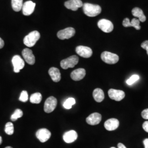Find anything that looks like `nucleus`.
Segmentation results:
<instances>
[{"label": "nucleus", "instance_id": "nucleus-12", "mask_svg": "<svg viewBox=\"0 0 148 148\" xmlns=\"http://www.w3.org/2000/svg\"><path fill=\"white\" fill-rule=\"evenodd\" d=\"M36 3H34L32 1H28L23 3L22 7L23 13L24 16H28L31 15L34 12Z\"/></svg>", "mask_w": 148, "mask_h": 148}, {"label": "nucleus", "instance_id": "nucleus-18", "mask_svg": "<svg viewBox=\"0 0 148 148\" xmlns=\"http://www.w3.org/2000/svg\"><path fill=\"white\" fill-rule=\"evenodd\" d=\"M122 25L124 27H133L137 30H140V21L139 19L136 18H133L132 19L131 21H130V19L126 18H125L122 23Z\"/></svg>", "mask_w": 148, "mask_h": 148}, {"label": "nucleus", "instance_id": "nucleus-14", "mask_svg": "<svg viewBox=\"0 0 148 148\" xmlns=\"http://www.w3.org/2000/svg\"><path fill=\"white\" fill-rule=\"evenodd\" d=\"M22 56L27 63L34 65L35 63V58L32 50L29 48H25L22 51Z\"/></svg>", "mask_w": 148, "mask_h": 148}, {"label": "nucleus", "instance_id": "nucleus-17", "mask_svg": "<svg viewBox=\"0 0 148 148\" xmlns=\"http://www.w3.org/2000/svg\"><path fill=\"white\" fill-rule=\"evenodd\" d=\"M86 70L83 68H79L74 70L71 73V78L75 81H80L85 77Z\"/></svg>", "mask_w": 148, "mask_h": 148}, {"label": "nucleus", "instance_id": "nucleus-16", "mask_svg": "<svg viewBox=\"0 0 148 148\" xmlns=\"http://www.w3.org/2000/svg\"><path fill=\"white\" fill-rule=\"evenodd\" d=\"M119 126V121L114 118L106 120L104 123V127L106 130L109 131L116 130Z\"/></svg>", "mask_w": 148, "mask_h": 148}, {"label": "nucleus", "instance_id": "nucleus-6", "mask_svg": "<svg viewBox=\"0 0 148 148\" xmlns=\"http://www.w3.org/2000/svg\"><path fill=\"white\" fill-rule=\"evenodd\" d=\"M98 27L103 32L109 33L114 29V25L111 21L106 19H102L98 21Z\"/></svg>", "mask_w": 148, "mask_h": 148}, {"label": "nucleus", "instance_id": "nucleus-38", "mask_svg": "<svg viewBox=\"0 0 148 148\" xmlns=\"http://www.w3.org/2000/svg\"><path fill=\"white\" fill-rule=\"evenodd\" d=\"M111 148H115V147H111Z\"/></svg>", "mask_w": 148, "mask_h": 148}, {"label": "nucleus", "instance_id": "nucleus-26", "mask_svg": "<svg viewBox=\"0 0 148 148\" xmlns=\"http://www.w3.org/2000/svg\"><path fill=\"white\" fill-rule=\"evenodd\" d=\"M23 112L22 110L21 109H17L14 112V113L12 115L11 117V120L12 121H16L18 120V119L21 118L23 116Z\"/></svg>", "mask_w": 148, "mask_h": 148}, {"label": "nucleus", "instance_id": "nucleus-7", "mask_svg": "<svg viewBox=\"0 0 148 148\" xmlns=\"http://www.w3.org/2000/svg\"><path fill=\"white\" fill-rule=\"evenodd\" d=\"M12 64L14 68V71L16 73H18L20 72L21 70L23 69L25 66L24 61L21 57L18 56H14L12 59Z\"/></svg>", "mask_w": 148, "mask_h": 148}, {"label": "nucleus", "instance_id": "nucleus-27", "mask_svg": "<svg viewBox=\"0 0 148 148\" xmlns=\"http://www.w3.org/2000/svg\"><path fill=\"white\" fill-rule=\"evenodd\" d=\"M5 131L8 135H12L14 133V126L12 122H8L5 124Z\"/></svg>", "mask_w": 148, "mask_h": 148}, {"label": "nucleus", "instance_id": "nucleus-32", "mask_svg": "<svg viewBox=\"0 0 148 148\" xmlns=\"http://www.w3.org/2000/svg\"><path fill=\"white\" fill-rule=\"evenodd\" d=\"M143 128L145 132L148 133V121L144 122L143 123Z\"/></svg>", "mask_w": 148, "mask_h": 148}, {"label": "nucleus", "instance_id": "nucleus-33", "mask_svg": "<svg viewBox=\"0 0 148 148\" xmlns=\"http://www.w3.org/2000/svg\"><path fill=\"white\" fill-rule=\"evenodd\" d=\"M143 144L144 145L145 148H148V138H147L144 140Z\"/></svg>", "mask_w": 148, "mask_h": 148}, {"label": "nucleus", "instance_id": "nucleus-3", "mask_svg": "<svg viewBox=\"0 0 148 148\" xmlns=\"http://www.w3.org/2000/svg\"><path fill=\"white\" fill-rule=\"evenodd\" d=\"M79 59L76 56H70L68 58L65 59L60 62V66L63 69L73 68L79 63Z\"/></svg>", "mask_w": 148, "mask_h": 148}, {"label": "nucleus", "instance_id": "nucleus-23", "mask_svg": "<svg viewBox=\"0 0 148 148\" xmlns=\"http://www.w3.org/2000/svg\"><path fill=\"white\" fill-rule=\"evenodd\" d=\"M23 0H12V6L13 10L16 12H19L22 9Z\"/></svg>", "mask_w": 148, "mask_h": 148}, {"label": "nucleus", "instance_id": "nucleus-21", "mask_svg": "<svg viewBox=\"0 0 148 148\" xmlns=\"http://www.w3.org/2000/svg\"><path fill=\"white\" fill-rule=\"evenodd\" d=\"M133 16L137 17L141 22H144L146 21V16L144 14L143 11L138 7L134 8L132 11Z\"/></svg>", "mask_w": 148, "mask_h": 148}, {"label": "nucleus", "instance_id": "nucleus-4", "mask_svg": "<svg viewBox=\"0 0 148 148\" xmlns=\"http://www.w3.org/2000/svg\"><path fill=\"white\" fill-rule=\"evenodd\" d=\"M101 59L104 62L108 64L117 63L119 60V57L117 54L107 51L103 52L101 53Z\"/></svg>", "mask_w": 148, "mask_h": 148}, {"label": "nucleus", "instance_id": "nucleus-31", "mask_svg": "<svg viewBox=\"0 0 148 148\" xmlns=\"http://www.w3.org/2000/svg\"><path fill=\"white\" fill-rule=\"evenodd\" d=\"M142 116L144 119L148 120V109H146L142 112Z\"/></svg>", "mask_w": 148, "mask_h": 148}, {"label": "nucleus", "instance_id": "nucleus-25", "mask_svg": "<svg viewBox=\"0 0 148 148\" xmlns=\"http://www.w3.org/2000/svg\"><path fill=\"white\" fill-rule=\"evenodd\" d=\"M75 103L76 101L74 98H69L64 103V108L66 109H70Z\"/></svg>", "mask_w": 148, "mask_h": 148}, {"label": "nucleus", "instance_id": "nucleus-15", "mask_svg": "<svg viewBox=\"0 0 148 148\" xmlns=\"http://www.w3.org/2000/svg\"><path fill=\"white\" fill-rule=\"evenodd\" d=\"M101 115L98 112H95L90 115L86 119V122L90 125H97L101 122Z\"/></svg>", "mask_w": 148, "mask_h": 148}, {"label": "nucleus", "instance_id": "nucleus-20", "mask_svg": "<svg viewBox=\"0 0 148 148\" xmlns=\"http://www.w3.org/2000/svg\"><path fill=\"white\" fill-rule=\"evenodd\" d=\"M48 74L51 76L52 79L55 82H58L59 81H60V80L61 79V75H60V71L57 68H54V67L51 68L48 71Z\"/></svg>", "mask_w": 148, "mask_h": 148}, {"label": "nucleus", "instance_id": "nucleus-36", "mask_svg": "<svg viewBox=\"0 0 148 148\" xmlns=\"http://www.w3.org/2000/svg\"><path fill=\"white\" fill-rule=\"evenodd\" d=\"M2 143V138L0 136V145Z\"/></svg>", "mask_w": 148, "mask_h": 148}, {"label": "nucleus", "instance_id": "nucleus-19", "mask_svg": "<svg viewBox=\"0 0 148 148\" xmlns=\"http://www.w3.org/2000/svg\"><path fill=\"white\" fill-rule=\"evenodd\" d=\"M77 133L74 130H71L65 133L63 135L64 140L67 143L74 142L77 138Z\"/></svg>", "mask_w": 148, "mask_h": 148}, {"label": "nucleus", "instance_id": "nucleus-5", "mask_svg": "<svg viewBox=\"0 0 148 148\" xmlns=\"http://www.w3.org/2000/svg\"><path fill=\"white\" fill-rule=\"evenodd\" d=\"M57 105V100L53 96L48 97L45 103L44 110L46 113L53 112Z\"/></svg>", "mask_w": 148, "mask_h": 148}, {"label": "nucleus", "instance_id": "nucleus-1", "mask_svg": "<svg viewBox=\"0 0 148 148\" xmlns=\"http://www.w3.org/2000/svg\"><path fill=\"white\" fill-rule=\"evenodd\" d=\"M83 11L86 16L94 17L99 15L101 12V6L86 3L83 5Z\"/></svg>", "mask_w": 148, "mask_h": 148}, {"label": "nucleus", "instance_id": "nucleus-8", "mask_svg": "<svg viewBox=\"0 0 148 148\" xmlns=\"http://www.w3.org/2000/svg\"><path fill=\"white\" fill-rule=\"evenodd\" d=\"M75 34V30L73 27H67L57 33V36L60 40L69 39L73 37Z\"/></svg>", "mask_w": 148, "mask_h": 148}, {"label": "nucleus", "instance_id": "nucleus-35", "mask_svg": "<svg viewBox=\"0 0 148 148\" xmlns=\"http://www.w3.org/2000/svg\"><path fill=\"white\" fill-rule=\"evenodd\" d=\"M117 148H127L122 143H119L117 144Z\"/></svg>", "mask_w": 148, "mask_h": 148}, {"label": "nucleus", "instance_id": "nucleus-10", "mask_svg": "<svg viewBox=\"0 0 148 148\" xmlns=\"http://www.w3.org/2000/svg\"><path fill=\"white\" fill-rule=\"evenodd\" d=\"M108 95L111 99L119 101L125 98V93L121 90L110 89L108 91Z\"/></svg>", "mask_w": 148, "mask_h": 148}, {"label": "nucleus", "instance_id": "nucleus-28", "mask_svg": "<svg viewBox=\"0 0 148 148\" xmlns=\"http://www.w3.org/2000/svg\"><path fill=\"white\" fill-rule=\"evenodd\" d=\"M139 79H140V77L139 75L134 74V75H133L132 76H131L128 79H127L126 81V83L127 85L131 86L133 85L134 83H135L136 82H137Z\"/></svg>", "mask_w": 148, "mask_h": 148}, {"label": "nucleus", "instance_id": "nucleus-13", "mask_svg": "<svg viewBox=\"0 0 148 148\" xmlns=\"http://www.w3.org/2000/svg\"><path fill=\"white\" fill-rule=\"evenodd\" d=\"M83 3L81 0H69L64 3L65 7L72 11H77L79 8L83 6Z\"/></svg>", "mask_w": 148, "mask_h": 148}, {"label": "nucleus", "instance_id": "nucleus-30", "mask_svg": "<svg viewBox=\"0 0 148 148\" xmlns=\"http://www.w3.org/2000/svg\"><path fill=\"white\" fill-rule=\"evenodd\" d=\"M141 47L147 51V53L148 56V40L144 41L141 45Z\"/></svg>", "mask_w": 148, "mask_h": 148}, {"label": "nucleus", "instance_id": "nucleus-37", "mask_svg": "<svg viewBox=\"0 0 148 148\" xmlns=\"http://www.w3.org/2000/svg\"><path fill=\"white\" fill-rule=\"evenodd\" d=\"M5 148H13L12 147H5Z\"/></svg>", "mask_w": 148, "mask_h": 148}, {"label": "nucleus", "instance_id": "nucleus-2", "mask_svg": "<svg viewBox=\"0 0 148 148\" xmlns=\"http://www.w3.org/2000/svg\"><path fill=\"white\" fill-rule=\"evenodd\" d=\"M40 38V34L37 31H33L29 33L24 38V43L28 47H33Z\"/></svg>", "mask_w": 148, "mask_h": 148}, {"label": "nucleus", "instance_id": "nucleus-29", "mask_svg": "<svg viewBox=\"0 0 148 148\" xmlns=\"http://www.w3.org/2000/svg\"><path fill=\"white\" fill-rule=\"evenodd\" d=\"M19 99L22 102H27L28 100V94L26 90H23L21 92Z\"/></svg>", "mask_w": 148, "mask_h": 148}, {"label": "nucleus", "instance_id": "nucleus-11", "mask_svg": "<svg viewBox=\"0 0 148 148\" xmlns=\"http://www.w3.org/2000/svg\"><path fill=\"white\" fill-rule=\"evenodd\" d=\"M36 136L41 142L45 143L51 138V133L46 128H41L37 131Z\"/></svg>", "mask_w": 148, "mask_h": 148}, {"label": "nucleus", "instance_id": "nucleus-22", "mask_svg": "<svg viewBox=\"0 0 148 148\" xmlns=\"http://www.w3.org/2000/svg\"><path fill=\"white\" fill-rule=\"evenodd\" d=\"M93 97L97 102L101 103L104 99V93L101 88H96L93 90Z\"/></svg>", "mask_w": 148, "mask_h": 148}, {"label": "nucleus", "instance_id": "nucleus-34", "mask_svg": "<svg viewBox=\"0 0 148 148\" xmlns=\"http://www.w3.org/2000/svg\"><path fill=\"white\" fill-rule=\"evenodd\" d=\"M4 45H5V42H4L3 40L0 37V49L3 47Z\"/></svg>", "mask_w": 148, "mask_h": 148}, {"label": "nucleus", "instance_id": "nucleus-24", "mask_svg": "<svg viewBox=\"0 0 148 148\" xmlns=\"http://www.w3.org/2000/svg\"><path fill=\"white\" fill-rule=\"evenodd\" d=\"M42 95L40 93H35L32 94L30 98V101L33 104H39L42 101Z\"/></svg>", "mask_w": 148, "mask_h": 148}, {"label": "nucleus", "instance_id": "nucleus-9", "mask_svg": "<svg viewBox=\"0 0 148 148\" xmlns=\"http://www.w3.org/2000/svg\"><path fill=\"white\" fill-rule=\"evenodd\" d=\"M76 52L79 56L85 58H90L93 54L92 50L90 48L84 46H79L76 48Z\"/></svg>", "mask_w": 148, "mask_h": 148}]
</instances>
